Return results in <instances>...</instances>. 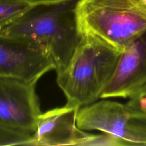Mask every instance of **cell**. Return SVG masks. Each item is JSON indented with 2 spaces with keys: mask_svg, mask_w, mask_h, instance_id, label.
Returning <instances> with one entry per match:
<instances>
[{
  "mask_svg": "<svg viewBox=\"0 0 146 146\" xmlns=\"http://www.w3.org/2000/svg\"><path fill=\"white\" fill-rule=\"evenodd\" d=\"M79 0L32 5L0 34L26 40L46 51L58 72L67 66L78 46L76 6Z\"/></svg>",
  "mask_w": 146,
  "mask_h": 146,
  "instance_id": "obj_1",
  "label": "cell"
},
{
  "mask_svg": "<svg viewBox=\"0 0 146 146\" xmlns=\"http://www.w3.org/2000/svg\"><path fill=\"white\" fill-rule=\"evenodd\" d=\"M121 52L91 35L81 40L67 66L56 72L67 103L81 108L100 96L116 68Z\"/></svg>",
  "mask_w": 146,
  "mask_h": 146,
  "instance_id": "obj_2",
  "label": "cell"
},
{
  "mask_svg": "<svg viewBox=\"0 0 146 146\" xmlns=\"http://www.w3.org/2000/svg\"><path fill=\"white\" fill-rule=\"evenodd\" d=\"M81 35H91L121 52L146 30V0H79Z\"/></svg>",
  "mask_w": 146,
  "mask_h": 146,
  "instance_id": "obj_3",
  "label": "cell"
},
{
  "mask_svg": "<svg viewBox=\"0 0 146 146\" xmlns=\"http://www.w3.org/2000/svg\"><path fill=\"white\" fill-rule=\"evenodd\" d=\"M35 85L0 77V145H33L42 113Z\"/></svg>",
  "mask_w": 146,
  "mask_h": 146,
  "instance_id": "obj_4",
  "label": "cell"
},
{
  "mask_svg": "<svg viewBox=\"0 0 146 146\" xmlns=\"http://www.w3.org/2000/svg\"><path fill=\"white\" fill-rule=\"evenodd\" d=\"M55 68L52 58L42 48L26 40L0 34V77L35 84Z\"/></svg>",
  "mask_w": 146,
  "mask_h": 146,
  "instance_id": "obj_5",
  "label": "cell"
},
{
  "mask_svg": "<svg viewBox=\"0 0 146 146\" xmlns=\"http://www.w3.org/2000/svg\"><path fill=\"white\" fill-rule=\"evenodd\" d=\"M146 87V30L121 52L100 99L130 98Z\"/></svg>",
  "mask_w": 146,
  "mask_h": 146,
  "instance_id": "obj_6",
  "label": "cell"
},
{
  "mask_svg": "<svg viewBox=\"0 0 146 146\" xmlns=\"http://www.w3.org/2000/svg\"><path fill=\"white\" fill-rule=\"evenodd\" d=\"M80 108L69 103L41 113L33 145H79L87 134L76 125Z\"/></svg>",
  "mask_w": 146,
  "mask_h": 146,
  "instance_id": "obj_7",
  "label": "cell"
},
{
  "mask_svg": "<svg viewBox=\"0 0 146 146\" xmlns=\"http://www.w3.org/2000/svg\"><path fill=\"white\" fill-rule=\"evenodd\" d=\"M117 136L124 145H146V112L127 104L120 113Z\"/></svg>",
  "mask_w": 146,
  "mask_h": 146,
  "instance_id": "obj_8",
  "label": "cell"
},
{
  "mask_svg": "<svg viewBox=\"0 0 146 146\" xmlns=\"http://www.w3.org/2000/svg\"><path fill=\"white\" fill-rule=\"evenodd\" d=\"M31 5L27 0H0V32Z\"/></svg>",
  "mask_w": 146,
  "mask_h": 146,
  "instance_id": "obj_9",
  "label": "cell"
},
{
  "mask_svg": "<svg viewBox=\"0 0 146 146\" xmlns=\"http://www.w3.org/2000/svg\"><path fill=\"white\" fill-rule=\"evenodd\" d=\"M79 145L123 146L124 143L121 139L109 133L95 135L87 133Z\"/></svg>",
  "mask_w": 146,
  "mask_h": 146,
  "instance_id": "obj_10",
  "label": "cell"
},
{
  "mask_svg": "<svg viewBox=\"0 0 146 146\" xmlns=\"http://www.w3.org/2000/svg\"><path fill=\"white\" fill-rule=\"evenodd\" d=\"M127 104L133 109L146 112V87L129 98Z\"/></svg>",
  "mask_w": 146,
  "mask_h": 146,
  "instance_id": "obj_11",
  "label": "cell"
},
{
  "mask_svg": "<svg viewBox=\"0 0 146 146\" xmlns=\"http://www.w3.org/2000/svg\"><path fill=\"white\" fill-rule=\"evenodd\" d=\"M27 1L31 5H34L36 3L55 2V1H63V0H27Z\"/></svg>",
  "mask_w": 146,
  "mask_h": 146,
  "instance_id": "obj_12",
  "label": "cell"
}]
</instances>
